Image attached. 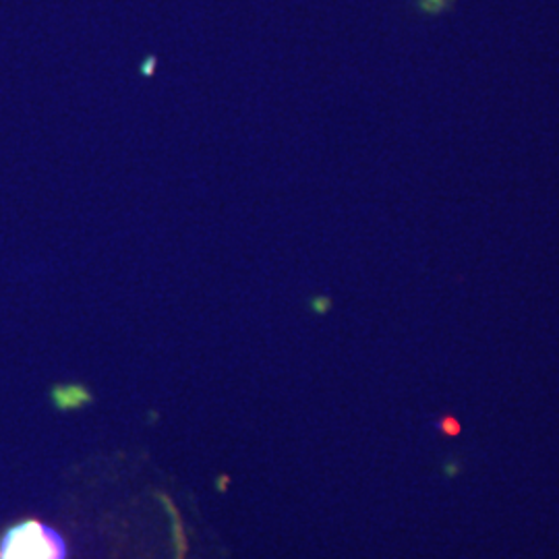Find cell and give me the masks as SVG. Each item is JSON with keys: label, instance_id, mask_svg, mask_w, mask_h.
<instances>
[{"label": "cell", "instance_id": "6da1fadb", "mask_svg": "<svg viewBox=\"0 0 559 559\" xmlns=\"http://www.w3.org/2000/svg\"><path fill=\"white\" fill-rule=\"evenodd\" d=\"M0 559H67V543L40 520H23L2 535Z\"/></svg>", "mask_w": 559, "mask_h": 559}, {"label": "cell", "instance_id": "7a4b0ae2", "mask_svg": "<svg viewBox=\"0 0 559 559\" xmlns=\"http://www.w3.org/2000/svg\"><path fill=\"white\" fill-rule=\"evenodd\" d=\"M417 4H419L420 13L438 15V13H443L452 7V0H419Z\"/></svg>", "mask_w": 559, "mask_h": 559}, {"label": "cell", "instance_id": "3957f363", "mask_svg": "<svg viewBox=\"0 0 559 559\" xmlns=\"http://www.w3.org/2000/svg\"><path fill=\"white\" fill-rule=\"evenodd\" d=\"M156 64H158V59H156L154 55L145 57L143 62L140 64L141 75H143V78H152V75H154V71H156Z\"/></svg>", "mask_w": 559, "mask_h": 559}]
</instances>
